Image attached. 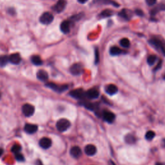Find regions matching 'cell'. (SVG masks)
Listing matches in <instances>:
<instances>
[{"label": "cell", "instance_id": "cell-1", "mask_svg": "<svg viewBox=\"0 0 165 165\" xmlns=\"http://www.w3.org/2000/svg\"><path fill=\"white\" fill-rule=\"evenodd\" d=\"M148 43L165 56V42L163 39L158 37H153L148 41Z\"/></svg>", "mask_w": 165, "mask_h": 165}, {"label": "cell", "instance_id": "cell-2", "mask_svg": "<svg viewBox=\"0 0 165 165\" xmlns=\"http://www.w3.org/2000/svg\"><path fill=\"white\" fill-rule=\"evenodd\" d=\"M71 126V122L68 119H61L56 123V128L59 132H63L69 128Z\"/></svg>", "mask_w": 165, "mask_h": 165}, {"label": "cell", "instance_id": "cell-3", "mask_svg": "<svg viewBox=\"0 0 165 165\" xmlns=\"http://www.w3.org/2000/svg\"><path fill=\"white\" fill-rule=\"evenodd\" d=\"M54 20L53 15L50 12H45L41 16L39 21L41 23L44 25H49Z\"/></svg>", "mask_w": 165, "mask_h": 165}, {"label": "cell", "instance_id": "cell-4", "mask_svg": "<svg viewBox=\"0 0 165 165\" xmlns=\"http://www.w3.org/2000/svg\"><path fill=\"white\" fill-rule=\"evenodd\" d=\"M35 109L33 105L30 104H25L22 106V112L26 117H30L34 114Z\"/></svg>", "mask_w": 165, "mask_h": 165}, {"label": "cell", "instance_id": "cell-5", "mask_svg": "<svg viewBox=\"0 0 165 165\" xmlns=\"http://www.w3.org/2000/svg\"><path fill=\"white\" fill-rule=\"evenodd\" d=\"M70 96L75 98V99H83L85 96H86V95H85V92L83 90L81 89V88H78V89L72 90L70 92Z\"/></svg>", "mask_w": 165, "mask_h": 165}, {"label": "cell", "instance_id": "cell-6", "mask_svg": "<svg viewBox=\"0 0 165 165\" xmlns=\"http://www.w3.org/2000/svg\"><path fill=\"white\" fill-rule=\"evenodd\" d=\"M82 71H83V68H82V66L80 63H75L70 69L71 74L74 75H80L82 72Z\"/></svg>", "mask_w": 165, "mask_h": 165}, {"label": "cell", "instance_id": "cell-7", "mask_svg": "<svg viewBox=\"0 0 165 165\" xmlns=\"http://www.w3.org/2000/svg\"><path fill=\"white\" fill-rule=\"evenodd\" d=\"M103 119L106 121L107 123H112L114 122V121L115 120L116 116L115 114L112 113L110 111H104L103 113Z\"/></svg>", "mask_w": 165, "mask_h": 165}, {"label": "cell", "instance_id": "cell-8", "mask_svg": "<svg viewBox=\"0 0 165 165\" xmlns=\"http://www.w3.org/2000/svg\"><path fill=\"white\" fill-rule=\"evenodd\" d=\"M85 95H86V97L90 99H97L99 96V92L96 88H91L87 92H85Z\"/></svg>", "mask_w": 165, "mask_h": 165}, {"label": "cell", "instance_id": "cell-9", "mask_svg": "<svg viewBox=\"0 0 165 165\" xmlns=\"http://www.w3.org/2000/svg\"><path fill=\"white\" fill-rule=\"evenodd\" d=\"M66 5V0H59V1L57 2V4L54 7V10L56 12H61L65 8V7Z\"/></svg>", "mask_w": 165, "mask_h": 165}, {"label": "cell", "instance_id": "cell-10", "mask_svg": "<svg viewBox=\"0 0 165 165\" xmlns=\"http://www.w3.org/2000/svg\"><path fill=\"white\" fill-rule=\"evenodd\" d=\"M46 86L50 88H51V89L54 90L59 92H61L65 91L68 88V87L66 86V85H63V86L58 87V85L53 83V82H48V83L46 84Z\"/></svg>", "mask_w": 165, "mask_h": 165}, {"label": "cell", "instance_id": "cell-11", "mask_svg": "<svg viewBox=\"0 0 165 165\" xmlns=\"http://www.w3.org/2000/svg\"><path fill=\"white\" fill-rule=\"evenodd\" d=\"M39 146L44 149H48L52 145V141L51 139L48 138H43L40 139L39 141Z\"/></svg>", "mask_w": 165, "mask_h": 165}, {"label": "cell", "instance_id": "cell-12", "mask_svg": "<svg viewBox=\"0 0 165 165\" xmlns=\"http://www.w3.org/2000/svg\"><path fill=\"white\" fill-rule=\"evenodd\" d=\"M85 152L87 155L92 156L96 154L97 148L93 145H88L85 148Z\"/></svg>", "mask_w": 165, "mask_h": 165}, {"label": "cell", "instance_id": "cell-13", "mask_svg": "<svg viewBox=\"0 0 165 165\" xmlns=\"http://www.w3.org/2000/svg\"><path fill=\"white\" fill-rule=\"evenodd\" d=\"M9 61L14 65H18L21 62V56L18 53L12 54L10 56L8 57Z\"/></svg>", "mask_w": 165, "mask_h": 165}, {"label": "cell", "instance_id": "cell-14", "mask_svg": "<svg viewBox=\"0 0 165 165\" xmlns=\"http://www.w3.org/2000/svg\"><path fill=\"white\" fill-rule=\"evenodd\" d=\"M70 153H71V155L73 157L76 158V159L80 157L81 156V154H82L81 148H79V147H73L71 149Z\"/></svg>", "mask_w": 165, "mask_h": 165}, {"label": "cell", "instance_id": "cell-15", "mask_svg": "<svg viewBox=\"0 0 165 165\" xmlns=\"http://www.w3.org/2000/svg\"><path fill=\"white\" fill-rule=\"evenodd\" d=\"M25 131L28 134H34V133L36 132L37 130L38 127L36 125H33V124H27L25 126Z\"/></svg>", "mask_w": 165, "mask_h": 165}, {"label": "cell", "instance_id": "cell-16", "mask_svg": "<svg viewBox=\"0 0 165 165\" xmlns=\"http://www.w3.org/2000/svg\"><path fill=\"white\" fill-rule=\"evenodd\" d=\"M105 91L108 94L110 95V96H112V95L116 94L117 92H118V88H117V87L115 85L110 84L107 85L106 87Z\"/></svg>", "mask_w": 165, "mask_h": 165}, {"label": "cell", "instance_id": "cell-17", "mask_svg": "<svg viewBox=\"0 0 165 165\" xmlns=\"http://www.w3.org/2000/svg\"><path fill=\"white\" fill-rule=\"evenodd\" d=\"M60 29H61L62 32L64 34L69 33L70 30H71V24H70V22L68 21H63L61 24V26H60Z\"/></svg>", "mask_w": 165, "mask_h": 165}, {"label": "cell", "instance_id": "cell-18", "mask_svg": "<svg viewBox=\"0 0 165 165\" xmlns=\"http://www.w3.org/2000/svg\"><path fill=\"white\" fill-rule=\"evenodd\" d=\"M37 78L41 81H45L49 79L48 73L44 70H40L37 73Z\"/></svg>", "mask_w": 165, "mask_h": 165}, {"label": "cell", "instance_id": "cell-19", "mask_svg": "<svg viewBox=\"0 0 165 165\" xmlns=\"http://www.w3.org/2000/svg\"><path fill=\"white\" fill-rule=\"evenodd\" d=\"M118 15L119 17L122 18L125 20H129L132 17L131 12L128 10H126V9H123L118 14Z\"/></svg>", "mask_w": 165, "mask_h": 165}, {"label": "cell", "instance_id": "cell-20", "mask_svg": "<svg viewBox=\"0 0 165 165\" xmlns=\"http://www.w3.org/2000/svg\"><path fill=\"white\" fill-rule=\"evenodd\" d=\"M124 52L125 51H123V50H122L120 48H119V47H116V46L111 47L110 49V54L111 55L114 56L121 54L124 53Z\"/></svg>", "mask_w": 165, "mask_h": 165}, {"label": "cell", "instance_id": "cell-21", "mask_svg": "<svg viewBox=\"0 0 165 165\" xmlns=\"http://www.w3.org/2000/svg\"><path fill=\"white\" fill-rule=\"evenodd\" d=\"M125 141L127 144L132 145L135 143L136 142V138L134 135L132 134H127L125 138Z\"/></svg>", "mask_w": 165, "mask_h": 165}, {"label": "cell", "instance_id": "cell-22", "mask_svg": "<svg viewBox=\"0 0 165 165\" xmlns=\"http://www.w3.org/2000/svg\"><path fill=\"white\" fill-rule=\"evenodd\" d=\"M31 61L35 65H42L43 61L42 59H41L40 57L39 56H33L31 58Z\"/></svg>", "mask_w": 165, "mask_h": 165}, {"label": "cell", "instance_id": "cell-23", "mask_svg": "<svg viewBox=\"0 0 165 165\" xmlns=\"http://www.w3.org/2000/svg\"><path fill=\"white\" fill-rule=\"evenodd\" d=\"M113 12L111 10H109V9H106V10L103 11L101 13L99 14V16L101 18H106L112 16L113 15Z\"/></svg>", "mask_w": 165, "mask_h": 165}, {"label": "cell", "instance_id": "cell-24", "mask_svg": "<svg viewBox=\"0 0 165 165\" xmlns=\"http://www.w3.org/2000/svg\"><path fill=\"white\" fill-rule=\"evenodd\" d=\"M120 45L124 47V48H128L130 45V42L127 38H123L122 39H121L119 41Z\"/></svg>", "mask_w": 165, "mask_h": 165}, {"label": "cell", "instance_id": "cell-25", "mask_svg": "<svg viewBox=\"0 0 165 165\" xmlns=\"http://www.w3.org/2000/svg\"><path fill=\"white\" fill-rule=\"evenodd\" d=\"M159 11H165V5H161L158 6V7L154 8V9H152L150 14L152 16H155Z\"/></svg>", "mask_w": 165, "mask_h": 165}, {"label": "cell", "instance_id": "cell-26", "mask_svg": "<svg viewBox=\"0 0 165 165\" xmlns=\"http://www.w3.org/2000/svg\"><path fill=\"white\" fill-rule=\"evenodd\" d=\"M9 61L8 57L7 56H0V66H5L7 64V63Z\"/></svg>", "mask_w": 165, "mask_h": 165}, {"label": "cell", "instance_id": "cell-27", "mask_svg": "<svg viewBox=\"0 0 165 165\" xmlns=\"http://www.w3.org/2000/svg\"><path fill=\"white\" fill-rule=\"evenodd\" d=\"M157 60V56L155 55H150L148 57L147 63L149 65H153Z\"/></svg>", "mask_w": 165, "mask_h": 165}, {"label": "cell", "instance_id": "cell-28", "mask_svg": "<svg viewBox=\"0 0 165 165\" xmlns=\"http://www.w3.org/2000/svg\"><path fill=\"white\" fill-rule=\"evenodd\" d=\"M155 134L154 132L152 131V130H149L146 133L145 138L147 139V140L150 141V140H152V139L155 138Z\"/></svg>", "mask_w": 165, "mask_h": 165}, {"label": "cell", "instance_id": "cell-29", "mask_svg": "<svg viewBox=\"0 0 165 165\" xmlns=\"http://www.w3.org/2000/svg\"><path fill=\"white\" fill-rule=\"evenodd\" d=\"M21 150V146L20 145H18V144H16L13 146V147H12V148L11 149V151H12V153H14V154H16L17 153H19V152H20Z\"/></svg>", "mask_w": 165, "mask_h": 165}, {"label": "cell", "instance_id": "cell-30", "mask_svg": "<svg viewBox=\"0 0 165 165\" xmlns=\"http://www.w3.org/2000/svg\"><path fill=\"white\" fill-rule=\"evenodd\" d=\"M15 157L16 159V160L18 161H24V156L22 155L20 152L15 154Z\"/></svg>", "mask_w": 165, "mask_h": 165}, {"label": "cell", "instance_id": "cell-31", "mask_svg": "<svg viewBox=\"0 0 165 165\" xmlns=\"http://www.w3.org/2000/svg\"><path fill=\"white\" fill-rule=\"evenodd\" d=\"M157 0H146V3L148 6H153L155 5Z\"/></svg>", "mask_w": 165, "mask_h": 165}, {"label": "cell", "instance_id": "cell-32", "mask_svg": "<svg viewBox=\"0 0 165 165\" xmlns=\"http://www.w3.org/2000/svg\"><path fill=\"white\" fill-rule=\"evenodd\" d=\"M95 54H96V59H95V63H97L99 62V51H98L97 49H96V51H95Z\"/></svg>", "mask_w": 165, "mask_h": 165}, {"label": "cell", "instance_id": "cell-33", "mask_svg": "<svg viewBox=\"0 0 165 165\" xmlns=\"http://www.w3.org/2000/svg\"><path fill=\"white\" fill-rule=\"evenodd\" d=\"M162 63H163V61H162V60H160L159 61L158 64L157 65V66H155V68H154V71H158L159 69H160L161 68V66H162Z\"/></svg>", "mask_w": 165, "mask_h": 165}, {"label": "cell", "instance_id": "cell-34", "mask_svg": "<svg viewBox=\"0 0 165 165\" xmlns=\"http://www.w3.org/2000/svg\"><path fill=\"white\" fill-rule=\"evenodd\" d=\"M135 14H137L139 16H142L144 15L143 12H142L140 9H136L135 10Z\"/></svg>", "mask_w": 165, "mask_h": 165}, {"label": "cell", "instance_id": "cell-35", "mask_svg": "<svg viewBox=\"0 0 165 165\" xmlns=\"http://www.w3.org/2000/svg\"><path fill=\"white\" fill-rule=\"evenodd\" d=\"M79 3H80L81 4H84L85 3L88 1V0H78Z\"/></svg>", "mask_w": 165, "mask_h": 165}, {"label": "cell", "instance_id": "cell-36", "mask_svg": "<svg viewBox=\"0 0 165 165\" xmlns=\"http://www.w3.org/2000/svg\"><path fill=\"white\" fill-rule=\"evenodd\" d=\"M3 152H4V150H3V149L0 148V157L1 156V155H2V154H3Z\"/></svg>", "mask_w": 165, "mask_h": 165}, {"label": "cell", "instance_id": "cell-37", "mask_svg": "<svg viewBox=\"0 0 165 165\" xmlns=\"http://www.w3.org/2000/svg\"><path fill=\"white\" fill-rule=\"evenodd\" d=\"M37 165H43V164H42V163H41V162H40L39 161H37Z\"/></svg>", "mask_w": 165, "mask_h": 165}, {"label": "cell", "instance_id": "cell-38", "mask_svg": "<svg viewBox=\"0 0 165 165\" xmlns=\"http://www.w3.org/2000/svg\"><path fill=\"white\" fill-rule=\"evenodd\" d=\"M110 165H116L115 164V163H114L113 161H110Z\"/></svg>", "mask_w": 165, "mask_h": 165}, {"label": "cell", "instance_id": "cell-39", "mask_svg": "<svg viewBox=\"0 0 165 165\" xmlns=\"http://www.w3.org/2000/svg\"><path fill=\"white\" fill-rule=\"evenodd\" d=\"M163 142V144H164V147H165V139H164Z\"/></svg>", "mask_w": 165, "mask_h": 165}, {"label": "cell", "instance_id": "cell-40", "mask_svg": "<svg viewBox=\"0 0 165 165\" xmlns=\"http://www.w3.org/2000/svg\"><path fill=\"white\" fill-rule=\"evenodd\" d=\"M155 165H163V164H161V163H157Z\"/></svg>", "mask_w": 165, "mask_h": 165}, {"label": "cell", "instance_id": "cell-41", "mask_svg": "<svg viewBox=\"0 0 165 165\" xmlns=\"http://www.w3.org/2000/svg\"><path fill=\"white\" fill-rule=\"evenodd\" d=\"M1 92H0V98H1Z\"/></svg>", "mask_w": 165, "mask_h": 165}, {"label": "cell", "instance_id": "cell-42", "mask_svg": "<svg viewBox=\"0 0 165 165\" xmlns=\"http://www.w3.org/2000/svg\"><path fill=\"white\" fill-rule=\"evenodd\" d=\"M164 79H165V75H164Z\"/></svg>", "mask_w": 165, "mask_h": 165}]
</instances>
